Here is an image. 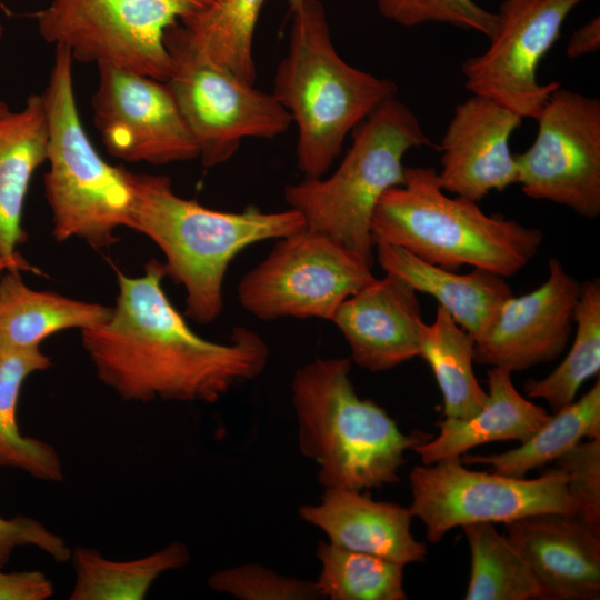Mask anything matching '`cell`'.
<instances>
[{
  "instance_id": "cell-1",
  "label": "cell",
  "mask_w": 600,
  "mask_h": 600,
  "mask_svg": "<svg viewBox=\"0 0 600 600\" xmlns=\"http://www.w3.org/2000/svg\"><path fill=\"white\" fill-rule=\"evenodd\" d=\"M164 263L151 259L140 277L117 271L109 318L81 330L98 379L124 401L214 403L260 376L269 348L256 331L236 326L226 343L197 334L162 288Z\"/></svg>"
},
{
  "instance_id": "cell-2",
  "label": "cell",
  "mask_w": 600,
  "mask_h": 600,
  "mask_svg": "<svg viewBox=\"0 0 600 600\" xmlns=\"http://www.w3.org/2000/svg\"><path fill=\"white\" fill-rule=\"evenodd\" d=\"M131 179L134 201L129 228L163 252L167 276L184 288L186 316L197 323L220 317L224 277L242 250L306 228L302 216L291 208L213 210L179 197L167 176L131 172Z\"/></svg>"
},
{
  "instance_id": "cell-3",
  "label": "cell",
  "mask_w": 600,
  "mask_h": 600,
  "mask_svg": "<svg viewBox=\"0 0 600 600\" xmlns=\"http://www.w3.org/2000/svg\"><path fill=\"white\" fill-rule=\"evenodd\" d=\"M351 364L350 358H316L296 370L291 402L298 448L318 466L324 489L368 491L397 484L406 452L431 436L402 432L382 407L360 398Z\"/></svg>"
},
{
  "instance_id": "cell-4",
  "label": "cell",
  "mask_w": 600,
  "mask_h": 600,
  "mask_svg": "<svg viewBox=\"0 0 600 600\" xmlns=\"http://www.w3.org/2000/svg\"><path fill=\"white\" fill-rule=\"evenodd\" d=\"M287 54L272 94L297 126V163L304 178H321L342 150L346 137L376 108L397 97V84L358 69L336 50L319 0H301L290 11Z\"/></svg>"
},
{
  "instance_id": "cell-5",
  "label": "cell",
  "mask_w": 600,
  "mask_h": 600,
  "mask_svg": "<svg viewBox=\"0 0 600 600\" xmlns=\"http://www.w3.org/2000/svg\"><path fill=\"white\" fill-rule=\"evenodd\" d=\"M373 243L400 247L449 269H482L503 278L537 254L543 233L513 219L487 214L476 201L450 197L431 167H406L402 184L388 189L371 219Z\"/></svg>"
},
{
  "instance_id": "cell-6",
  "label": "cell",
  "mask_w": 600,
  "mask_h": 600,
  "mask_svg": "<svg viewBox=\"0 0 600 600\" xmlns=\"http://www.w3.org/2000/svg\"><path fill=\"white\" fill-rule=\"evenodd\" d=\"M352 137L331 176L304 178L288 184L283 194L307 229L330 237L372 266L374 208L388 189L402 184L406 153L433 143L416 113L397 97L376 108Z\"/></svg>"
},
{
  "instance_id": "cell-7",
  "label": "cell",
  "mask_w": 600,
  "mask_h": 600,
  "mask_svg": "<svg viewBox=\"0 0 600 600\" xmlns=\"http://www.w3.org/2000/svg\"><path fill=\"white\" fill-rule=\"evenodd\" d=\"M72 62L68 49L56 47L41 93L49 132L44 194L57 241L79 238L94 249H104L118 241V228H129L134 191L131 172L103 160L81 123Z\"/></svg>"
},
{
  "instance_id": "cell-8",
  "label": "cell",
  "mask_w": 600,
  "mask_h": 600,
  "mask_svg": "<svg viewBox=\"0 0 600 600\" xmlns=\"http://www.w3.org/2000/svg\"><path fill=\"white\" fill-rule=\"evenodd\" d=\"M212 0H47L33 14L43 40L73 61L107 63L167 82L164 33Z\"/></svg>"
},
{
  "instance_id": "cell-9",
  "label": "cell",
  "mask_w": 600,
  "mask_h": 600,
  "mask_svg": "<svg viewBox=\"0 0 600 600\" xmlns=\"http://www.w3.org/2000/svg\"><path fill=\"white\" fill-rule=\"evenodd\" d=\"M164 44L171 61L167 83L206 168L230 160L246 138L273 139L287 131L291 116L274 96L209 59L179 21L167 29Z\"/></svg>"
},
{
  "instance_id": "cell-10",
  "label": "cell",
  "mask_w": 600,
  "mask_h": 600,
  "mask_svg": "<svg viewBox=\"0 0 600 600\" xmlns=\"http://www.w3.org/2000/svg\"><path fill=\"white\" fill-rule=\"evenodd\" d=\"M409 483V509L430 543H439L453 528L477 522L504 524L539 513L576 516L566 474L554 467L526 479L471 470L452 457L413 467Z\"/></svg>"
},
{
  "instance_id": "cell-11",
  "label": "cell",
  "mask_w": 600,
  "mask_h": 600,
  "mask_svg": "<svg viewBox=\"0 0 600 600\" xmlns=\"http://www.w3.org/2000/svg\"><path fill=\"white\" fill-rule=\"evenodd\" d=\"M277 240L237 287L240 304L259 320L331 321L346 299L376 278L363 258L320 232L304 228Z\"/></svg>"
},
{
  "instance_id": "cell-12",
  "label": "cell",
  "mask_w": 600,
  "mask_h": 600,
  "mask_svg": "<svg viewBox=\"0 0 600 600\" xmlns=\"http://www.w3.org/2000/svg\"><path fill=\"white\" fill-rule=\"evenodd\" d=\"M532 144L516 154L517 184L586 218L600 214V100L558 88L537 118Z\"/></svg>"
},
{
  "instance_id": "cell-13",
  "label": "cell",
  "mask_w": 600,
  "mask_h": 600,
  "mask_svg": "<svg viewBox=\"0 0 600 600\" xmlns=\"http://www.w3.org/2000/svg\"><path fill=\"white\" fill-rule=\"evenodd\" d=\"M583 0H504L486 51L464 60L466 88L522 119L537 120L557 81L541 83L538 67L558 40L570 12Z\"/></svg>"
},
{
  "instance_id": "cell-14",
  "label": "cell",
  "mask_w": 600,
  "mask_h": 600,
  "mask_svg": "<svg viewBox=\"0 0 600 600\" xmlns=\"http://www.w3.org/2000/svg\"><path fill=\"white\" fill-rule=\"evenodd\" d=\"M97 67L93 123L111 156L158 166L199 158L167 82L107 63Z\"/></svg>"
},
{
  "instance_id": "cell-15",
  "label": "cell",
  "mask_w": 600,
  "mask_h": 600,
  "mask_svg": "<svg viewBox=\"0 0 600 600\" xmlns=\"http://www.w3.org/2000/svg\"><path fill=\"white\" fill-rule=\"evenodd\" d=\"M546 281L498 309L492 322L474 341L476 363L519 372L557 359L574 329L581 282L550 258Z\"/></svg>"
},
{
  "instance_id": "cell-16",
  "label": "cell",
  "mask_w": 600,
  "mask_h": 600,
  "mask_svg": "<svg viewBox=\"0 0 600 600\" xmlns=\"http://www.w3.org/2000/svg\"><path fill=\"white\" fill-rule=\"evenodd\" d=\"M522 118L494 101L472 94L456 106L437 149L438 179L448 193L478 202L491 191L517 184L510 138Z\"/></svg>"
},
{
  "instance_id": "cell-17",
  "label": "cell",
  "mask_w": 600,
  "mask_h": 600,
  "mask_svg": "<svg viewBox=\"0 0 600 600\" xmlns=\"http://www.w3.org/2000/svg\"><path fill=\"white\" fill-rule=\"evenodd\" d=\"M331 322L347 341L351 362L371 372L419 357L424 321L418 292L393 273L374 278L346 299Z\"/></svg>"
},
{
  "instance_id": "cell-18",
  "label": "cell",
  "mask_w": 600,
  "mask_h": 600,
  "mask_svg": "<svg viewBox=\"0 0 600 600\" xmlns=\"http://www.w3.org/2000/svg\"><path fill=\"white\" fill-rule=\"evenodd\" d=\"M503 534L529 567L540 599L600 598V533L576 516L523 517L504 523Z\"/></svg>"
},
{
  "instance_id": "cell-19",
  "label": "cell",
  "mask_w": 600,
  "mask_h": 600,
  "mask_svg": "<svg viewBox=\"0 0 600 600\" xmlns=\"http://www.w3.org/2000/svg\"><path fill=\"white\" fill-rule=\"evenodd\" d=\"M298 514L340 548L403 567L422 562L428 554L427 546L412 534L409 507L373 500L366 491L324 489L318 503L299 507Z\"/></svg>"
},
{
  "instance_id": "cell-20",
  "label": "cell",
  "mask_w": 600,
  "mask_h": 600,
  "mask_svg": "<svg viewBox=\"0 0 600 600\" xmlns=\"http://www.w3.org/2000/svg\"><path fill=\"white\" fill-rule=\"evenodd\" d=\"M374 248L384 272L400 277L417 292L433 297L474 341L490 326L503 301L513 294L506 278L493 272L473 268L469 273H457L397 246L377 243Z\"/></svg>"
},
{
  "instance_id": "cell-21",
  "label": "cell",
  "mask_w": 600,
  "mask_h": 600,
  "mask_svg": "<svg viewBox=\"0 0 600 600\" xmlns=\"http://www.w3.org/2000/svg\"><path fill=\"white\" fill-rule=\"evenodd\" d=\"M487 386V401L476 414L467 419L444 417L438 422V436L413 448L422 464L461 457L488 442H522L550 418L541 406L528 400L514 388L509 371L490 368Z\"/></svg>"
},
{
  "instance_id": "cell-22",
  "label": "cell",
  "mask_w": 600,
  "mask_h": 600,
  "mask_svg": "<svg viewBox=\"0 0 600 600\" xmlns=\"http://www.w3.org/2000/svg\"><path fill=\"white\" fill-rule=\"evenodd\" d=\"M48 119L41 94L0 117V254L16 252L26 239L22 213L36 170L47 161Z\"/></svg>"
},
{
  "instance_id": "cell-23",
  "label": "cell",
  "mask_w": 600,
  "mask_h": 600,
  "mask_svg": "<svg viewBox=\"0 0 600 600\" xmlns=\"http://www.w3.org/2000/svg\"><path fill=\"white\" fill-rule=\"evenodd\" d=\"M20 270L0 278V347L40 348L52 334L68 329H89L104 322L112 307L29 288Z\"/></svg>"
},
{
  "instance_id": "cell-24",
  "label": "cell",
  "mask_w": 600,
  "mask_h": 600,
  "mask_svg": "<svg viewBox=\"0 0 600 600\" xmlns=\"http://www.w3.org/2000/svg\"><path fill=\"white\" fill-rule=\"evenodd\" d=\"M50 367L51 358L40 348L0 347V467L60 482L63 469L58 451L43 440L21 434L17 422L18 399L26 379Z\"/></svg>"
},
{
  "instance_id": "cell-25",
  "label": "cell",
  "mask_w": 600,
  "mask_h": 600,
  "mask_svg": "<svg viewBox=\"0 0 600 600\" xmlns=\"http://www.w3.org/2000/svg\"><path fill=\"white\" fill-rule=\"evenodd\" d=\"M584 438H600V379L579 399L550 416L533 434L501 453L470 454L464 464H489L494 472L523 478L529 471L557 460Z\"/></svg>"
},
{
  "instance_id": "cell-26",
  "label": "cell",
  "mask_w": 600,
  "mask_h": 600,
  "mask_svg": "<svg viewBox=\"0 0 600 600\" xmlns=\"http://www.w3.org/2000/svg\"><path fill=\"white\" fill-rule=\"evenodd\" d=\"M191 554L183 542L173 541L146 557L117 561L93 548L71 551L76 580L69 600H142L164 572L188 566Z\"/></svg>"
},
{
  "instance_id": "cell-27",
  "label": "cell",
  "mask_w": 600,
  "mask_h": 600,
  "mask_svg": "<svg viewBox=\"0 0 600 600\" xmlns=\"http://www.w3.org/2000/svg\"><path fill=\"white\" fill-rule=\"evenodd\" d=\"M473 354L474 339L438 306L434 320L422 327L419 357L432 370L447 418H470L487 401L474 376Z\"/></svg>"
},
{
  "instance_id": "cell-28",
  "label": "cell",
  "mask_w": 600,
  "mask_h": 600,
  "mask_svg": "<svg viewBox=\"0 0 600 600\" xmlns=\"http://www.w3.org/2000/svg\"><path fill=\"white\" fill-rule=\"evenodd\" d=\"M267 0H212L179 21L190 41L213 62L254 86L253 37Z\"/></svg>"
},
{
  "instance_id": "cell-29",
  "label": "cell",
  "mask_w": 600,
  "mask_h": 600,
  "mask_svg": "<svg viewBox=\"0 0 600 600\" xmlns=\"http://www.w3.org/2000/svg\"><path fill=\"white\" fill-rule=\"evenodd\" d=\"M574 337L560 364L542 379H529L527 398L544 400L553 412L576 400L582 384L600 372V280L581 282Z\"/></svg>"
},
{
  "instance_id": "cell-30",
  "label": "cell",
  "mask_w": 600,
  "mask_h": 600,
  "mask_svg": "<svg viewBox=\"0 0 600 600\" xmlns=\"http://www.w3.org/2000/svg\"><path fill=\"white\" fill-rule=\"evenodd\" d=\"M470 550L466 600L540 599L529 567L491 522L462 527Z\"/></svg>"
},
{
  "instance_id": "cell-31",
  "label": "cell",
  "mask_w": 600,
  "mask_h": 600,
  "mask_svg": "<svg viewBox=\"0 0 600 600\" xmlns=\"http://www.w3.org/2000/svg\"><path fill=\"white\" fill-rule=\"evenodd\" d=\"M320 572L314 581L322 599L407 600L404 567L321 540L316 549Z\"/></svg>"
},
{
  "instance_id": "cell-32",
  "label": "cell",
  "mask_w": 600,
  "mask_h": 600,
  "mask_svg": "<svg viewBox=\"0 0 600 600\" xmlns=\"http://www.w3.org/2000/svg\"><path fill=\"white\" fill-rule=\"evenodd\" d=\"M208 586L240 600L322 599L314 581L283 576L259 563L218 570L208 578Z\"/></svg>"
},
{
  "instance_id": "cell-33",
  "label": "cell",
  "mask_w": 600,
  "mask_h": 600,
  "mask_svg": "<svg viewBox=\"0 0 600 600\" xmlns=\"http://www.w3.org/2000/svg\"><path fill=\"white\" fill-rule=\"evenodd\" d=\"M381 16L403 27L446 23L479 32L490 39L497 28V13L473 0H376Z\"/></svg>"
},
{
  "instance_id": "cell-34",
  "label": "cell",
  "mask_w": 600,
  "mask_h": 600,
  "mask_svg": "<svg viewBox=\"0 0 600 600\" xmlns=\"http://www.w3.org/2000/svg\"><path fill=\"white\" fill-rule=\"evenodd\" d=\"M553 467L566 474L576 517L600 533V438L580 441Z\"/></svg>"
},
{
  "instance_id": "cell-35",
  "label": "cell",
  "mask_w": 600,
  "mask_h": 600,
  "mask_svg": "<svg viewBox=\"0 0 600 600\" xmlns=\"http://www.w3.org/2000/svg\"><path fill=\"white\" fill-rule=\"evenodd\" d=\"M27 546L42 550L59 563L69 561L72 551L62 537L31 517H0V569L8 564L17 548Z\"/></svg>"
},
{
  "instance_id": "cell-36",
  "label": "cell",
  "mask_w": 600,
  "mask_h": 600,
  "mask_svg": "<svg viewBox=\"0 0 600 600\" xmlns=\"http://www.w3.org/2000/svg\"><path fill=\"white\" fill-rule=\"evenodd\" d=\"M53 593V582L41 571L3 572L0 569V600H46Z\"/></svg>"
},
{
  "instance_id": "cell-37",
  "label": "cell",
  "mask_w": 600,
  "mask_h": 600,
  "mask_svg": "<svg viewBox=\"0 0 600 600\" xmlns=\"http://www.w3.org/2000/svg\"><path fill=\"white\" fill-rule=\"evenodd\" d=\"M600 48L599 16L577 29L567 44L566 53L570 59H577L598 51Z\"/></svg>"
},
{
  "instance_id": "cell-38",
  "label": "cell",
  "mask_w": 600,
  "mask_h": 600,
  "mask_svg": "<svg viewBox=\"0 0 600 600\" xmlns=\"http://www.w3.org/2000/svg\"><path fill=\"white\" fill-rule=\"evenodd\" d=\"M10 269L34 270L33 267L26 261L18 251L10 256L0 254V278L1 273Z\"/></svg>"
},
{
  "instance_id": "cell-39",
  "label": "cell",
  "mask_w": 600,
  "mask_h": 600,
  "mask_svg": "<svg viewBox=\"0 0 600 600\" xmlns=\"http://www.w3.org/2000/svg\"><path fill=\"white\" fill-rule=\"evenodd\" d=\"M10 111L8 104L0 99V117L7 114Z\"/></svg>"
},
{
  "instance_id": "cell-40",
  "label": "cell",
  "mask_w": 600,
  "mask_h": 600,
  "mask_svg": "<svg viewBox=\"0 0 600 600\" xmlns=\"http://www.w3.org/2000/svg\"><path fill=\"white\" fill-rule=\"evenodd\" d=\"M301 0H288L290 11L294 9Z\"/></svg>"
},
{
  "instance_id": "cell-41",
  "label": "cell",
  "mask_w": 600,
  "mask_h": 600,
  "mask_svg": "<svg viewBox=\"0 0 600 600\" xmlns=\"http://www.w3.org/2000/svg\"><path fill=\"white\" fill-rule=\"evenodd\" d=\"M2 33H3V27H2V24L0 22V38H1Z\"/></svg>"
}]
</instances>
